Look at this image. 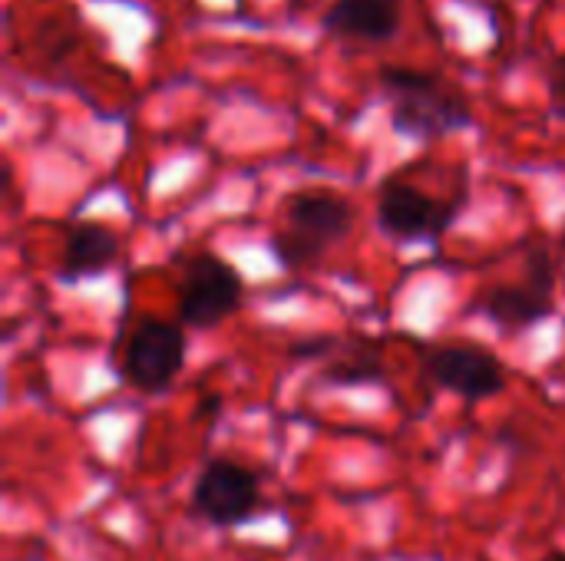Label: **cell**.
Segmentation results:
<instances>
[{
	"label": "cell",
	"mask_w": 565,
	"mask_h": 561,
	"mask_svg": "<svg viewBox=\"0 0 565 561\" xmlns=\"http://www.w3.org/2000/svg\"><path fill=\"white\" fill-rule=\"evenodd\" d=\"M404 20V0H334L321 23L331 36H351L367 43L394 40Z\"/></svg>",
	"instance_id": "cell-8"
},
{
	"label": "cell",
	"mask_w": 565,
	"mask_h": 561,
	"mask_svg": "<svg viewBox=\"0 0 565 561\" xmlns=\"http://www.w3.org/2000/svg\"><path fill=\"white\" fill-rule=\"evenodd\" d=\"M546 93H550V109L565 119V53L556 56L546 69Z\"/></svg>",
	"instance_id": "cell-13"
},
{
	"label": "cell",
	"mask_w": 565,
	"mask_h": 561,
	"mask_svg": "<svg viewBox=\"0 0 565 561\" xmlns=\"http://www.w3.org/2000/svg\"><path fill=\"white\" fill-rule=\"evenodd\" d=\"M377 83L391 96V126L404 139H444L477 122L467 93L430 69L381 66Z\"/></svg>",
	"instance_id": "cell-1"
},
{
	"label": "cell",
	"mask_w": 565,
	"mask_h": 561,
	"mask_svg": "<svg viewBox=\"0 0 565 561\" xmlns=\"http://www.w3.org/2000/svg\"><path fill=\"white\" fill-rule=\"evenodd\" d=\"M328 377H331L334 384H367V380H377V377H381L377 350H371V347L354 350V357L344 360V364H338V367H331Z\"/></svg>",
	"instance_id": "cell-11"
},
{
	"label": "cell",
	"mask_w": 565,
	"mask_h": 561,
	"mask_svg": "<svg viewBox=\"0 0 565 561\" xmlns=\"http://www.w3.org/2000/svg\"><path fill=\"white\" fill-rule=\"evenodd\" d=\"M195 509L215 526H235L258 506V479L238 463L215 460L202 470L195 483Z\"/></svg>",
	"instance_id": "cell-7"
},
{
	"label": "cell",
	"mask_w": 565,
	"mask_h": 561,
	"mask_svg": "<svg viewBox=\"0 0 565 561\" xmlns=\"http://www.w3.org/2000/svg\"><path fill=\"white\" fill-rule=\"evenodd\" d=\"M563 245H565V238H563Z\"/></svg>",
	"instance_id": "cell-15"
},
{
	"label": "cell",
	"mask_w": 565,
	"mask_h": 561,
	"mask_svg": "<svg viewBox=\"0 0 565 561\" xmlns=\"http://www.w3.org/2000/svg\"><path fill=\"white\" fill-rule=\"evenodd\" d=\"M185 364V334L179 324L169 321H142L122 357V377L146 393L166 390Z\"/></svg>",
	"instance_id": "cell-5"
},
{
	"label": "cell",
	"mask_w": 565,
	"mask_h": 561,
	"mask_svg": "<svg viewBox=\"0 0 565 561\" xmlns=\"http://www.w3.org/2000/svg\"><path fill=\"white\" fill-rule=\"evenodd\" d=\"M245 281L242 274L215 251H199L182 268L179 284V321L195 331L218 327L242 308Z\"/></svg>",
	"instance_id": "cell-3"
},
{
	"label": "cell",
	"mask_w": 565,
	"mask_h": 561,
	"mask_svg": "<svg viewBox=\"0 0 565 561\" xmlns=\"http://www.w3.org/2000/svg\"><path fill=\"white\" fill-rule=\"evenodd\" d=\"M543 561H565L563 552H556V555H550V559H543Z\"/></svg>",
	"instance_id": "cell-14"
},
{
	"label": "cell",
	"mask_w": 565,
	"mask_h": 561,
	"mask_svg": "<svg viewBox=\"0 0 565 561\" xmlns=\"http://www.w3.org/2000/svg\"><path fill=\"white\" fill-rule=\"evenodd\" d=\"M460 208H463V195L434 198L411 182L387 179L377 192V228L401 245L437 241L457 225Z\"/></svg>",
	"instance_id": "cell-4"
},
{
	"label": "cell",
	"mask_w": 565,
	"mask_h": 561,
	"mask_svg": "<svg viewBox=\"0 0 565 561\" xmlns=\"http://www.w3.org/2000/svg\"><path fill=\"white\" fill-rule=\"evenodd\" d=\"M119 258V235L99 222H79L70 228L63 245V261L56 278L60 281H79L103 274Z\"/></svg>",
	"instance_id": "cell-9"
},
{
	"label": "cell",
	"mask_w": 565,
	"mask_h": 561,
	"mask_svg": "<svg viewBox=\"0 0 565 561\" xmlns=\"http://www.w3.org/2000/svg\"><path fill=\"white\" fill-rule=\"evenodd\" d=\"M526 284L543 294H553V288H556V265L543 245L530 248V255H526Z\"/></svg>",
	"instance_id": "cell-12"
},
{
	"label": "cell",
	"mask_w": 565,
	"mask_h": 561,
	"mask_svg": "<svg viewBox=\"0 0 565 561\" xmlns=\"http://www.w3.org/2000/svg\"><path fill=\"white\" fill-rule=\"evenodd\" d=\"M358 222V208L338 192H295L281 208V228L271 235V255L285 271L315 268L341 245Z\"/></svg>",
	"instance_id": "cell-2"
},
{
	"label": "cell",
	"mask_w": 565,
	"mask_h": 561,
	"mask_svg": "<svg viewBox=\"0 0 565 561\" xmlns=\"http://www.w3.org/2000/svg\"><path fill=\"white\" fill-rule=\"evenodd\" d=\"M477 314L490 317L497 327L503 331H526V327H536L543 324L556 304H553V294H543L536 288H530L526 281L523 284H503V288H493L487 291L477 304Z\"/></svg>",
	"instance_id": "cell-10"
},
{
	"label": "cell",
	"mask_w": 565,
	"mask_h": 561,
	"mask_svg": "<svg viewBox=\"0 0 565 561\" xmlns=\"http://www.w3.org/2000/svg\"><path fill=\"white\" fill-rule=\"evenodd\" d=\"M427 374L463 400H487L507 387V370L480 344H437L424 357Z\"/></svg>",
	"instance_id": "cell-6"
}]
</instances>
